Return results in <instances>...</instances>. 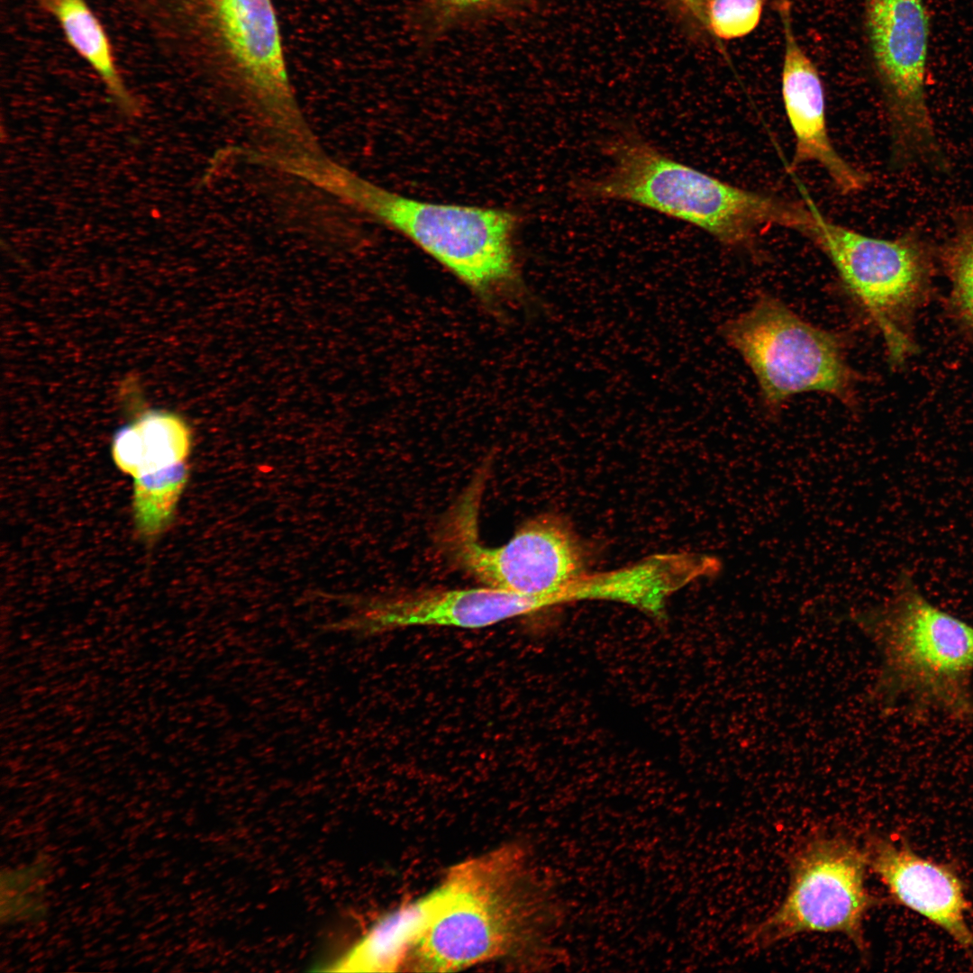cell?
I'll return each instance as SVG.
<instances>
[{
	"mask_svg": "<svg viewBox=\"0 0 973 973\" xmlns=\"http://www.w3.org/2000/svg\"><path fill=\"white\" fill-rule=\"evenodd\" d=\"M179 64L293 125L298 106L273 0H118Z\"/></svg>",
	"mask_w": 973,
	"mask_h": 973,
	"instance_id": "1",
	"label": "cell"
},
{
	"mask_svg": "<svg viewBox=\"0 0 973 973\" xmlns=\"http://www.w3.org/2000/svg\"><path fill=\"white\" fill-rule=\"evenodd\" d=\"M605 172L578 181L584 199L627 202L692 224L731 248H751L771 228L806 236L814 209L744 189L675 160L633 127H620L605 142Z\"/></svg>",
	"mask_w": 973,
	"mask_h": 973,
	"instance_id": "2",
	"label": "cell"
},
{
	"mask_svg": "<svg viewBox=\"0 0 973 973\" xmlns=\"http://www.w3.org/2000/svg\"><path fill=\"white\" fill-rule=\"evenodd\" d=\"M850 617L880 655L875 700L973 721V625L932 604L905 571L886 600Z\"/></svg>",
	"mask_w": 973,
	"mask_h": 973,
	"instance_id": "3",
	"label": "cell"
},
{
	"mask_svg": "<svg viewBox=\"0 0 973 973\" xmlns=\"http://www.w3.org/2000/svg\"><path fill=\"white\" fill-rule=\"evenodd\" d=\"M301 177L409 238L482 298L518 283L510 212L408 198L319 158Z\"/></svg>",
	"mask_w": 973,
	"mask_h": 973,
	"instance_id": "4",
	"label": "cell"
},
{
	"mask_svg": "<svg viewBox=\"0 0 973 973\" xmlns=\"http://www.w3.org/2000/svg\"><path fill=\"white\" fill-rule=\"evenodd\" d=\"M525 872L512 843L452 867L404 969L451 972L511 953L528 926Z\"/></svg>",
	"mask_w": 973,
	"mask_h": 973,
	"instance_id": "5",
	"label": "cell"
},
{
	"mask_svg": "<svg viewBox=\"0 0 973 973\" xmlns=\"http://www.w3.org/2000/svg\"><path fill=\"white\" fill-rule=\"evenodd\" d=\"M487 468L477 471L443 518L441 548L486 587L539 597L549 607L558 605L561 591L588 572L583 541L568 519L546 513L526 521L501 546L482 543L478 515Z\"/></svg>",
	"mask_w": 973,
	"mask_h": 973,
	"instance_id": "6",
	"label": "cell"
},
{
	"mask_svg": "<svg viewBox=\"0 0 973 973\" xmlns=\"http://www.w3.org/2000/svg\"><path fill=\"white\" fill-rule=\"evenodd\" d=\"M828 258L844 291L880 333L889 363L916 352L914 323L928 302L932 252L915 231L896 239L868 236L815 213L807 237Z\"/></svg>",
	"mask_w": 973,
	"mask_h": 973,
	"instance_id": "7",
	"label": "cell"
},
{
	"mask_svg": "<svg viewBox=\"0 0 973 973\" xmlns=\"http://www.w3.org/2000/svg\"><path fill=\"white\" fill-rule=\"evenodd\" d=\"M721 335L750 368L770 412L812 392L856 407L858 374L843 336L807 322L777 297L759 296L721 326Z\"/></svg>",
	"mask_w": 973,
	"mask_h": 973,
	"instance_id": "8",
	"label": "cell"
},
{
	"mask_svg": "<svg viewBox=\"0 0 973 973\" xmlns=\"http://www.w3.org/2000/svg\"><path fill=\"white\" fill-rule=\"evenodd\" d=\"M868 870L865 847L850 839L809 838L790 858L784 898L751 929L749 943L766 947L803 933H839L866 956L865 917L885 901L868 889Z\"/></svg>",
	"mask_w": 973,
	"mask_h": 973,
	"instance_id": "9",
	"label": "cell"
},
{
	"mask_svg": "<svg viewBox=\"0 0 973 973\" xmlns=\"http://www.w3.org/2000/svg\"><path fill=\"white\" fill-rule=\"evenodd\" d=\"M864 31L890 134L891 164L946 168L925 91L930 16L923 0H864Z\"/></svg>",
	"mask_w": 973,
	"mask_h": 973,
	"instance_id": "10",
	"label": "cell"
},
{
	"mask_svg": "<svg viewBox=\"0 0 973 973\" xmlns=\"http://www.w3.org/2000/svg\"><path fill=\"white\" fill-rule=\"evenodd\" d=\"M547 607L541 598L486 586L425 590L370 599L329 627L359 637L412 626L477 629Z\"/></svg>",
	"mask_w": 973,
	"mask_h": 973,
	"instance_id": "11",
	"label": "cell"
},
{
	"mask_svg": "<svg viewBox=\"0 0 973 973\" xmlns=\"http://www.w3.org/2000/svg\"><path fill=\"white\" fill-rule=\"evenodd\" d=\"M791 6L789 0L776 3L783 38L781 95L795 139L792 167L814 163L839 192L859 193L868 185V175L842 158L832 141L823 80L799 42Z\"/></svg>",
	"mask_w": 973,
	"mask_h": 973,
	"instance_id": "12",
	"label": "cell"
},
{
	"mask_svg": "<svg viewBox=\"0 0 973 973\" xmlns=\"http://www.w3.org/2000/svg\"><path fill=\"white\" fill-rule=\"evenodd\" d=\"M865 849L868 870L891 899L947 932L973 959V931L967 920L970 905L958 873L890 837L871 834Z\"/></svg>",
	"mask_w": 973,
	"mask_h": 973,
	"instance_id": "13",
	"label": "cell"
},
{
	"mask_svg": "<svg viewBox=\"0 0 973 973\" xmlns=\"http://www.w3.org/2000/svg\"><path fill=\"white\" fill-rule=\"evenodd\" d=\"M432 892L377 920L350 948L323 970L337 972H395L404 970L408 956L424 930L432 912Z\"/></svg>",
	"mask_w": 973,
	"mask_h": 973,
	"instance_id": "14",
	"label": "cell"
},
{
	"mask_svg": "<svg viewBox=\"0 0 973 973\" xmlns=\"http://www.w3.org/2000/svg\"><path fill=\"white\" fill-rule=\"evenodd\" d=\"M192 440V430L181 415L150 409L115 432L111 456L116 468L133 478L187 461Z\"/></svg>",
	"mask_w": 973,
	"mask_h": 973,
	"instance_id": "15",
	"label": "cell"
},
{
	"mask_svg": "<svg viewBox=\"0 0 973 973\" xmlns=\"http://www.w3.org/2000/svg\"><path fill=\"white\" fill-rule=\"evenodd\" d=\"M58 24L69 47L93 69L127 115H136L139 101L119 70L110 38L88 0H38Z\"/></svg>",
	"mask_w": 973,
	"mask_h": 973,
	"instance_id": "16",
	"label": "cell"
},
{
	"mask_svg": "<svg viewBox=\"0 0 973 973\" xmlns=\"http://www.w3.org/2000/svg\"><path fill=\"white\" fill-rule=\"evenodd\" d=\"M188 472L186 461L133 477V521L145 541L155 540L171 524Z\"/></svg>",
	"mask_w": 973,
	"mask_h": 973,
	"instance_id": "17",
	"label": "cell"
},
{
	"mask_svg": "<svg viewBox=\"0 0 973 973\" xmlns=\"http://www.w3.org/2000/svg\"><path fill=\"white\" fill-rule=\"evenodd\" d=\"M941 259L950 288L949 306L959 324L973 332V208L959 209Z\"/></svg>",
	"mask_w": 973,
	"mask_h": 973,
	"instance_id": "18",
	"label": "cell"
},
{
	"mask_svg": "<svg viewBox=\"0 0 973 973\" xmlns=\"http://www.w3.org/2000/svg\"><path fill=\"white\" fill-rule=\"evenodd\" d=\"M45 866L33 862L2 876V917L6 923H29L45 914Z\"/></svg>",
	"mask_w": 973,
	"mask_h": 973,
	"instance_id": "19",
	"label": "cell"
},
{
	"mask_svg": "<svg viewBox=\"0 0 973 973\" xmlns=\"http://www.w3.org/2000/svg\"><path fill=\"white\" fill-rule=\"evenodd\" d=\"M768 0H704L706 29L724 41L750 35L759 26Z\"/></svg>",
	"mask_w": 973,
	"mask_h": 973,
	"instance_id": "20",
	"label": "cell"
},
{
	"mask_svg": "<svg viewBox=\"0 0 973 973\" xmlns=\"http://www.w3.org/2000/svg\"><path fill=\"white\" fill-rule=\"evenodd\" d=\"M491 0H433L434 6L449 15L471 10L477 6L489 3Z\"/></svg>",
	"mask_w": 973,
	"mask_h": 973,
	"instance_id": "21",
	"label": "cell"
},
{
	"mask_svg": "<svg viewBox=\"0 0 973 973\" xmlns=\"http://www.w3.org/2000/svg\"><path fill=\"white\" fill-rule=\"evenodd\" d=\"M689 14L706 28L704 0H677Z\"/></svg>",
	"mask_w": 973,
	"mask_h": 973,
	"instance_id": "22",
	"label": "cell"
}]
</instances>
